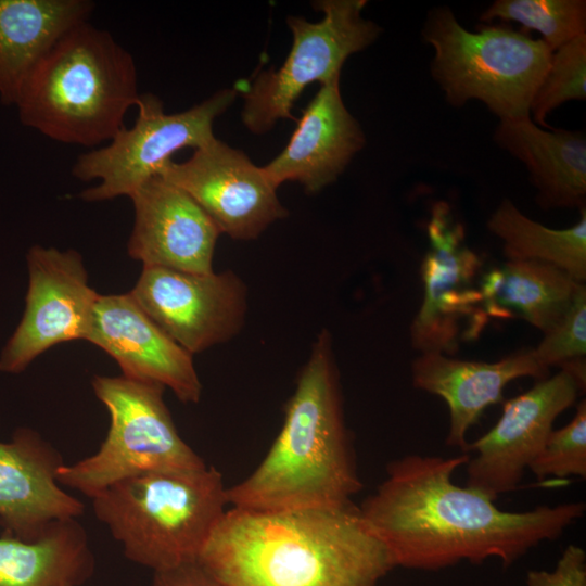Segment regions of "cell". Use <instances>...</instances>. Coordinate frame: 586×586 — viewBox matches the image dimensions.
<instances>
[{
	"mask_svg": "<svg viewBox=\"0 0 586 586\" xmlns=\"http://www.w3.org/2000/svg\"><path fill=\"white\" fill-rule=\"evenodd\" d=\"M482 22H517L542 35L553 52L586 34L585 0H496L481 15Z\"/></svg>",
	"mask_w": 586,
	"mask_h": 586,
	"instance_id": "obj_25",
	"label": "cell"
},
{
	"mask_svg": "<svg viewBox=\"0 0 586 586\" xmlns=\"http://www.w3.org/2000/svg\"><path fill=\"white\" fill-rule=\"evenodd\" d=\"M94 557L77 519L53 522L34 540L0 536V586H79Z\"/></svg>",
	"mask_w": 586,
	"mask_h": 586,
	"instance_id": "obj_23",
	"label": "cell"
},
{
	"mask_svg": "<svg viewBox=\"0 0 586 586\" xmlns=\"http://www.w3.org/2000/svg\"><path fill=\"white\" fill-rule=\"evenodd\" d=\"M421 34L434 50L431 75L450 105L477 100L499 120L530 116L552 54L542 39L505 26L470 31L447 7L426 14Z\"/></svg>",
	"mask_w": 586,
	"mask_h": 586,
	"instance_id": "obj_6",
	"label": "cell"
},
{
	"mask_svg": "<svg viewBox=\"0 0 586 586\" xmlns=\"http://www.w3.org/2000/svg\"><path fill=\"white\" fill-rule=\"evenodd\" d=\"M361 487L332 336L322 329L285 405L277 437L256 469L228 487V501L256 511L336 508L353 504Z\"/></svg>",
	"mask_w": 586,
	"mask_h": 586,
	"instance_id": "obj_3",
	"label": "cell"
},
{
	"mask_svg": "<svg viewBox=\"0 0 586 586\" xmlns=\"http://www.w3.org/2000/svg\"><path fill=\"white\" fill-rule=\"evenodd\" d=\"M224 586H378L395 569L354 504L227 509L198 559Z\"/></svg>",
	"mask_w": 586,
	"mask_h": 586,
	"instance_id": "obj_2",
	"label": "cell"
},
{
	"mask_svg": "<svg viewBox=\"0 0 586 586\" xmlns=\"http://www.w3.org/2000/svg\"><path fill=\"white\" fill-rule=\"evenodd\" d=\"M63 586H73V585H63Z\"/></svg>",
	"mask_w": 586,
	"mask_h": 586,
	"instance_id": "obj_31",
	"label": "cell"
},
{
	"mask_svg": "<svg viewBox=\"0 0 586 586\" xmlns=\"http://www.w3.org/2000/svg\"><path fill=\"white\" fill-rule=\"evenodd\" d=\"M494 140L525 165L538 206L585 208L586 139L582 132L542 128L526 116L500 119Z\"/></svg>",
	"mask_w": 586,
	"mask_h": 586,
	"instance_id": "obj_20",
	"label": "cell"
},
{
	"mask_svg": "<svg viewBox=\"0 0 586 586\" xmlns=\"http://www.w3.org/2000/svg\"><path fill=\"white\" fill-rule=\"evenodd\" d=\"M296 123L285 148L262 168L276 189L296 181L316 193L344 171L364 148L365 135L343 102L340 78L320 87Z\"/></svg>",
	"mask_w": 586,
	"mask_h": 586,
	"instance_id": "obj_18",
	"label": "cell"
},
{
	"mask_svg": "<svg viewBox=\"0 0 586 586\" xmlns=\"http://www.w3.org/2000/svg\"><path fill=\"white\" fill-rule=\"evenodd\" d=\"M235 89H224L179 113L167 114L163 102L152 93L140 94L135 124L125 126L106 145L80 154L72 175L80 181L99 180L81 192L88 202L129 196L143 182L158 175L183 148L194 150L211 142L215 119L234 101Z\"/></svg>",
	"mask_w": 586,
	"mask_h": 586,
	"instance_id": "obj_9",
	"label": "cell"
},
{
	"mask_svg": "<svg viewBox=\"0 0 586 586\" xmlns=\"http://www.w3.org/2000/svg\"><path fill=\"white\" fill-rule=\"evenodd\" d=\"M582 284L550 264L506 260L487 271L477 288L488 318L520 317L545 333L565 314Z\"/></svg>",
	"mask_w": 586,
	"mask_h": 586,
	"instance_id": "obj_22",
	"label": "cell"
},
{
	"mask_svg": "<svg viewBox=\"0 0 586 586\" xmlns=\"http://www.w3.org/2000/svg\"><path fill=\"white\" fill-rule=\"evenodd\" d=\"M365 0H320L314 8L320 21L289 16L292 46L278 68L258 73L251 82L238 84L244 99L242 122L256 135L269 131L278 120L292 119V109L304 89L340 78L345 61L375 41L381 27L362 17Z\"/></svg>",
	"mask_w": 586,
	"mask_h": 586,
	"instance_id": "obj_8",
	"label": "cell"
},
{
	"mask_svg": "<svg viewBox=\"0 0 586 586\" xmlns=\"http://www.w3.org/2000/svg\"><path fill=\"white\" fill-rule=\"evenodd\" d=\"M139 97L131 53L111 33L85 22L53 47L15 105L24 126L58 142L90 148L125 126Z\"/></svg>",
	"mask_w": 586,
	"mask_h": 586,
	"instance_id": "obj_4",
	"label": "cell"
},
{
	"mask_svg": "<svg viewBox=\"0 0 586 586\" xmlns=\"http://www.w3.org/2000/svg\"><path fill=\"white\" fill-rule=\"evenodd\" d=\"M535 479L586 477V402L578 403L574 418L552 430L543 449L528 466Z\"/></svg>",
	"mask_w": 586,
	"mask_h": 586,
	"instance_id": "obj_28",
	"label": "cell"
},
{
	"mask_svg": "<svg viewBox=\"0 0 586 586\" xmlns=\"http://www.w3.org/2000/svg\"><path fill=\"white\" fill-rule=\"evenodd\" d=\"M526 586H586V551L570 544L552 570H530Z\"/></svg>",
	"mask_w": 586,
	"mask_h": 586,
	"instance_id": "obj_29",
	"label": "cell"
},
{
	"mask_svg": "<svg viewBox=\"0 0 586 586\" xmlns=\"http://www.w3.org/2000/svg\"><path fill=\"white\" fill-rule=\"evenodd\" d=\"M91 384L107 409L110 426L93 455L58 470L62 486L93 498L111 485L140 474L206 466L180 436L164 402L163 385L124 375H95Z\"/></svg>",
	"mask_w": 586,
	"mask_h": 586,
	"instance_id": "obj_7",
	"label": "cell"
},
{
	"mask_svg": "<svg viewBox=\"0 0 586 586\" xmlns=\"http://www.w3.org/2000/svg\"><path fill=\"white\" fill-rule=\"evenodd\" d=\"M586 99V34L552 52L547 72L535 92L530 116L542 128H552L546 117L571 100Z\"/></svg>",
	"mask_w": 586,
	"mask_h": 586,
	"instance_id": "obj_26",
	"label": "cell"
},
{
	"mask_svg": "<svg viewBox=\"0 0 586 586\" xmlns=\"http://www.w3.org/2000/svg\"><path fill=\"white\" fill-rule=\"evenodd\" d=\"M585 387L569 371L538 380L528 391L502 402L496 424L464 451L466 486L492 500L518 488L531 462L543 449L553 422Z\"/></svg>",
	"mask_w": 586,
	"mask_h": 586,
	"instance_id": "obj_13",
	"label": "cell"
},
{
	"mask_svg": "<svg viewBox=\"0 0 586 586\" xmlns=\"http://www.w3.org/2000/svg\"><path fill=\"white\" fill-rule=\"evenodd\" d=\"M488 230L502 242L507 260H535L553 265L574 280H586V209L576 225L550 229L521 213L504 199L487 220Z\"/></svg>",
	"mask_w": 586,
	"mask_h": 586,
	"instance_id": "obj_24",
	"label": "cell"
},
{
	"mask_svg": "<svg viewBox=\"0 0 586 586\" xmlns=\"http://www.w3.org/2000/svg\"><path fill=\"white\" fill-rule=\"evenodd\" d=\"M549 369L537 361L533 348L510 354L498 361L463 360L437 352L421 353L412 362L413 386L443 398L448 407L446 444L468 446L467 433L484 410L504 402L508 383L523 377L547 378Z\"/></svg>",
	"mask_w": 586,
	"mask_h": 586,
	"instance_id": "obj_19",
	"label": "cell"
},
{
	"mask_svg": "<svg viewBox=\"0 0 586 586\" xmlns=\"http://www.w3.org/2000/svg\"><path fill=\"white\" fill-rule=\"evenodd\" d=\"M86 341L110 355L122 375L168 387L182 403H199L202 384L192 355L170 339L130 293L99 294Z\"/></svg>",
	"mask_w": 586,
	"mask_h": 586,
	"instance_id": "obj_15",
	"label": "cell"
},
{
	"mask_svg": "<svg viewBox=\"0 0 586 586\" xmlns=\"http://www.w3.org/2000/svg\"><path fill=\"white\" fill-rule=\"evenodd\" d=\"M533 354L546 368L559 367L586 385V285L582 284L561 319L547 332Z\"/></svg>",
	"mask_w": 586,
	"mask_h": 586,
	"instance_id": "obj_27",
	"label": "cell"
},
{
	"mask_svg": "<svg viewBox=\"0 0 586 586\" xmlns=\"http://www.w3.org/2000/svg\"><path fill=\"white\" fill-rule=\"evenodd\" d=\"M227 491L220 472L205 466L140 474L91 499L125 557L154 572L199 559L227 510Z\"/></svg>",
	"mask_w": 586,
	"mask_h": 586,
	"instance_id": "obj_5",
	"label": "cell"
},
{
	"mask_svg": "<svg viewBox=\"0 0 586 586\" xmlns=\"http://www.w3.org/2000/svg\"><path fill=\"white\" fill-rule=\"evenodd\" d=\"M430 249L421 265L423 300L411 327L412 346L421 353L451 355L460 340L477 337L488 317L474 279L482 262L464 243V228L446 202L432 206L426 226Z\"/></svg>",
	"mask_w": 586,
	"mask_h": 586,
	"instance_id": "obj_10",
	"label": "cell"
},
{
	"mask_svg": "<svg viewBox=\"0 0 586 586\" xmlns=\"http://www.w3.org/2000/svg\"><path fill=\"white\" fill-rule=\"evenodd\" d=\"M158 175L187 192L233 240H255L288 215L263 168L217 138L184 162L169 161Z\"/></svg>",
	"mask_w": 586,
	"mask_h": 586,
	"instance_id": "obj_14",
	"label": "cell"
},
{
	"mask_svg": "<svg viewBox=\"0 0 586 586\" xmlns=\"http://www.w3.org/2000/svg\"><path fill=\"white\" fill-rule=\"evenodd\" d=\"M150 586H224L199 560L154 571Z\"/></svg>",
	"mask_w": 586,
	"mask_h": 586,
	"instance_id": "obj_30",
	"label": "cell"
},
{
	"mask_svg": "<svg viewBox=\"0 0 586 586\" xmlns=\"http://www.w3.org/2000/svg\"><path fill=\"white\" fill-rule=\"evenodd\" d=\"M129 198L135 213L127 243L131 258L143 267L193 273L214 271L213 258L220 231L187 192L156 175Z\"/></svg>",
	"mask_w": 586,
	"mask_h": 586,
	"instance_id": "obj_16",
	"label": "cell"
},
{
	"mask_svg": "<svg viewBox=\"0 0 586 586\" xmlns=\"http://www.w3.org/2000/svg\"><path fill=\"white\" fill-rule=\"evenodd\" d=\"M61 454L37 431L17 428L0 441V522L5 534L38 538L53 522L77 519L84 504L56 480Z\"/></svg>",
	"mask_w": 586,
	"mask_h": 586,
	"instance_id": "obj_17",
	"label": "cell"
},
{
	"mask_svg": "<svg viewBox=\"0 0 586 586\" xmlns=\"http://www.w3.org/2000/svg\"><path fill=\"white\" fill-rule=\"evenodd\" d=\"M90 0H0V101L16 104L25 85L60 39L89 22Z\"/></svg>",
	"mask_w": 586,
	"mask_h": 586,
	"instance_id": "obj_21",
	"label": "cell"
},
{
	"mask_svg": "<svg viewBox=\"0 0 586 586\" xmlns=\"http://www.w3.org/2000/svg\"><path fill=\"white\" fill-rule=\"evenodd\" d=\"M25 309L0 353V372L18 374L47 349L87 340L99 294L89 285L81 255L31 246L26 255Z\"/></svg>",
	"mask_w": 586,
	"mask_h": 586,
	"instance_id": "obj_11",
	"label": "cell"
},
{
	"mask_svg": "<svg viewBox=\"0 0 586 586\" xmlns=\"http://www.w3.org/2000/svg\"><path fill=\"white\" fill-rule=\"evenodd\" d=\"M470 457L407 455L358 507L395 568L440 571L497 559L510 566L542 543L558 539L585 513L584 501L499 509L494 500L453 481Z\"/></svg>",
	"mask_w": 586,
	"mask_h": 586,
	"instance_id": "obj_1",
	"label": "cell"
},
{
	"mask_svg": "<svg viewBox=\"0 0 586 586\" xmlns=\"http://www.w3.org/2000/svg\"><path fill=\"white\" fill-rule=\"evenodd\" d=\"M129 293L192 356L232 340L246 319L247 289L232 270L193 273L143 267Z\"/></svg>",
	"mask_w": 586,
	"mask_h": 586,
	"instance_id": "obj_12",
	"label": "cell"
}]
</instances>
